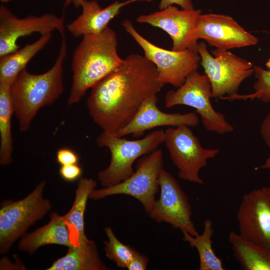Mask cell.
<instances>
[{
	"instance_id": "6da1fadb",
	"label": "cell",
	"mask_w": 270,
	"mask_h": 270,
	"mask_svg": "<svg viewBox=\"0 0 270 270\" xmlns=\"http://www.w3.org/2000/svg\"><path fill=\"white\" fill-rule=\"evenodd\" d=\"M124 66L91 88L88 113L102 132L116 136L134 117L143 102L156 94L164 84L156 66L144 56L132 54Z\"/></svg>"
},
{
	"instance_id": "7a4b0ae2",
	"label": "cell",
	"mask_w": 270,
	"mask_h": 270,
	"mask_svg": "<svg viewBox=\"0 0 270 270\" xmlns=\"http://www.w3.org/2000/svg\"><path fill=\"white\" fill-rule=\"evenodd\" d=\"M118 44L115 31L108 26L99 34L82 36L72 55L68 106L78 102L88 89L124 66L125 59L118 52Z\"/></svg>"
},
{
	"instance_id": "3957f363",
	"label": "cell",
	"mask_w": 270,
	"mask_h": 270,
	"mask_svg": "<svg viewBox=\"0 0 270 270\" xmlns=\"http://www.w3.org/2000/svg\"><path fill=\"white\" fill-rule=\"evenodd\" d=\"M61 44L52 67L40 74L22 70L10 88L14 114L22 132L28 130L38 111L53 104L64 90V62L68 46L65 28L59 32Z\"/></svg>"
},
{
	"instance_id": "277c9868",
	"label": "cell",
	"mask_w": 270,
	"mask_h": 270,
	"mask_svg": "<svg viewBox=\"0 0 270 270\" xmlns=\"http://www.w3.org/2000/svg\"><path fill=\"white\" fill-rule=\"evenodd\" d=\"M164 131L154 130L144 138L129 140L104 132L96 138L100 148L106 147L110 153V160L106 169L98 173V178L102 187L116 184L134 173L132 164L140 156L148 154L164 142Z\"/></svg>"
},
{
	"instance_id": "5b68a950",
	"label": "cell",
	"mask_w": 270,
	"mask_h": 270,
	"mask_svg": "<svg viewBox=\"0 0 270 270\" xmlns=\"http://www.w3.org/2000/svg\"><path fill=\"white\" fill-rule=\"evenodd\" d=\"M46 186L40 182L24 198L4 201L0 208V252H8L28 228L50 210V201L43 197Z\"/></svg>"
},
{
	"instance_id": "8992f818",
	"label": "cell",
	"mask_w": 270,
	"mask_h": 270,
	"mask_svg": "<svg viewBox=\"0 0 270 270\" xmlns=\"http://www.w3.org/2000/svg\"><path fill=\"white\" fill-rule=\"evenodd\" d=\"M200 64L209 78L212 98H220L238 94L240 84L254 73V65L228 50L208 52L204 42H198Z\"/></svg>"
},
{
	"instance_id": "52a82bcc",
	"label": "cell",
	"mask_w": 270,
	"mask_h": 270,
	"mask_svg": "<svg viewBox=\"0 0 270 270\" xmlns=\"http://www.w3.org/2000/svg\"><path fill=\"white\" fill-rule=\"evenodd\" d=\"M122 26L142 48L145 58L156 66L158 78L163 84H169L178 88L184 84L190 74L198 70L201 58L197 50L164 49L142 36L130 20H124Z\"/></svg>"
},
{
	"instance_id": "ba28073f",
	"label": "cell",
	"mask_w": 270,
	"mask_h": 270,
	"mask_svg": "<svg viewBox=\"0 0 270 270\" xmlns=\"http://www.w3.org/2000/svg\"><path fill=\"white\" fill-rule=\"evenodd\" d=\"M163 168V152L161 149H156L138 161L136 171L128 178L112 186L94 190L89 198L98 200L115 194H126L140 201L148 214L160 190V176Z\"/></svg>"
},
{
	"instance_id": "9c48e42d",
	"label": "cell",
	"mask_w": 270,
	"mask_h": 270,
	"mask_svg": "<svg viewBox=\"0 0 270 270\" xmlns=\"http://www.w3.org/2000/svg\"><path fill=\"white\" fill-rule=\"evenodd\" d=\"M212 97L208 78L196 70L190 74L176 90H170L166 94L164 104L167 108L185 105L195 108L208 132L220 134L233 132L234 126L226 121L224 116L214 108L210 100Z\"/></svg>"
},
{
	"instance_id": "30bf717a",
	"label": "cell",
	"mask_w": 270,
	"mask_h": 270,
	"mask_svg": "<svg viewBox=\"0 0 270 270\" xmlns=\"http://www.w3.org/2000/svg\"><path fill=\"white\" fill-rule=\"evenodd\" d=\"M189 127L180 125L168 128L164 131V143L178 169V177L184 180L204 184V181L199 176L200 170L207 165L208 160L214 158L220 150L202 148Z\"/></svg>"
},
{
	"instance_id": "8fae6325",
	"label": "cell",
	"mask_w": 270,
	"mask_h": 270,
	"mask_svg": "<svg viewBox=\"0 0 270 270\" xmlns=\"http://www.w3.org/2000/svg\"><path fill=\"white\" fill-rule=\"evenodd\" d=\"M160 196L148 214L158 222H164L193 236L199 234L192 220V206L176 180L163 168L160 176Z\"/></svg>"
},
{
	"instance_id": "7c38bea8",
	"label": "cell",
	"mask_w": 270,
	"mask_h": 270,
	"mask_svg": "<svg viewBox=\"0 0 270 270\" xmlns=\"http://www.w3.org/2000/svg\"><path fill=\"white\" fill-rule=\"evenodd\" d=\"M72 0H66L60 16L53 14L40 16H28L20 18L7 7L0 6V57L16 52L20 48L18 40L34 32L40 34L64 28L65 12Z\"/></svg>"
},
{
	"instance_id": "4fadbf2b",
	"label": "cell",
	"mask_w": 270,
	"mask_h": 270,
	"mask_svg": "<svg viewBox=\"0 0 270 270\" xmlns=\"http://www.w3.org/2000/svg\"><path fill=\"white\" fill-rule=\"evenodd\" d=\"M236 217L239 234L270 250V187L262 186L245 194Z\"/></svg>"
},
{
	"instance_id": "5bb4252c",
	"label": "cell",
	"mask_w": 270,
	"mask_h": 270,
	"mask_svg": "<svg viewBox=\"0 0 270 270\" xmlns=\"http://www.w3.org/2000/svg\"><path fill=\"white\" fill-rule=\"evenodd\" d=\"M201 14L200 9L180 10L172 5L153 13L140 15L136 20L138 23L148 24L166 32L172 40V50H197L198 42L194 40V34Z\"/></svg>"
},
{
	"instance_id": "9a60e30c",
	"label": "cell",
	"mask_w": 270,
	"mask_h": 270,
	"mask_svg": "<svg viewBox=\"0 0 270 270\" xmlns=\"http://www.w3.org/2000/svg\"><path fill=\"white\" fill-rule=\"evenodd\" d=\"M199 39L223 50L254 46L258 42L257 37L232 16L212 13L200 15L194 34L195 41Z\"/></svg>"
},
{
	"instance_id": "2e32d148",
	"label": "cell",
	"mask_w": 270,
	"mask_h": 270,
	"mask_svg": "<svg viewBox=\"0 0 270 270\" xmlns=\"http://www.w3.org/2000/svg\"><path fill=\"white\" fill-rule=\"evenodd\" d=\"M157 102L156 94L146 98L131 121L116 136L122 137L132 134L134 137L138 138L143 136L145 131L158 126H195L198 124L199 118L196 113H166L158 108Z\"/></svg>"
},
{
	"instance_id": "e0dca14e",
	"label": "cell",
	"mask_w": 270,
	"mask_h": 270,
	"mask_svg": "<svg viewBox=\"0 0 270 270\" xmlns=\"http://www.w3.org/2000/svg\"><path fill=\"white\" fill-rule=\"evenodd\" d=\"M153 0H115L102 8L96 0H85L82 4V13L67 24L69 32L74 38L102 32L110 22L118 16L126 6L136 2H150Z\"/></svg>"
},
{
	"instance_id": "ac0fdd59",
	"label": "cell",
	"mask_w": 270,
	"mask_h": 270,
	"mask_svg": "<svg viewBox=\"0 0 270 270\" xmlns=\"http://www.w3.org/2000/svg\"><path fill=\"white\" fill-rule=\"evenodd\" d=\"M50 218L48 224L21 238L18 244L19 250L33 254L40 248L46 245L72 246L64 216L53 212L50 214Z\"/></svg>"
},
{
	"instance_id": "d6986e66",
	"label": "cell",
	"mask_w": 270,
	"mask_h": 270,
	"mask_svg": "<svg viewBox=\"0 0 270 270\" xmlns=\"http://www.w3.org/2000/svg\"><path fill=\"white\" fill-rule=\"evenodd\" d=\"M96 185V181L92 178H80L73 204L68 212L63 216L72 246H78L88 240L84 234V215L88 199Z\"/></svg>"
},
{
	"instance_id": "ffe728a7",
	"label": "cell",
	"mask_w": 270,
	"mask_h": 270,
	"mask_svg": "<svg viewBox=\"0 0 270 270\" xmlns=\"http://www.w3.org/2000/svg\"><path fill=\"white\" fill-rule=\"evenodd\" d=\"M65 256L56 260L46 270H108L100 257L97 246L88 240L78 246L68 248Z\"/></svg>"
},
{
	"instance_id": "44dd1931",
	"label": "cell",
	"mask_w": 270,
	"mask_h": 270,
	"mask_svg": "<svg viewBox=\"0 0 270 270\" xmlns=\"http://www.w3.org/2000/svg\"><path fill=\"white\" fill-rule=\"evenodd\" d=\"M52 32L41 34L35 42L0 57V84L11 86L30 60L49 42Z\"/></svg>"
},
{
	"instance_id": "7402d4cb",
	"label": "cell",
	"mask_w": 270,
	"mask_h": 270,
	"mask_svg": "<svg viewBox=\"0 0 270 270\" xmlns=\"http://www.w3.org/2000/svg\"><path fill=\"white\" fill-rule=\"evenodd\" d=\"M228 239L242 270H270V250L234 231L230 232Z\"/></svg>"
},
{
	"instance_id": "603a6c76",
	"label": "cell",
	"mask_w": 270,
	"mask_h": 270,
	"mask_svg": "<svg viewBox=\"0 0 270 270\" xmlns=\"http://www.w3.org/2000/svg\"><path fill=\"white\" fill-rule=\"evenodd\" d=\"M214 229L210 219L204 221V228L201 234L190 235L186 231L182 232V240L188 242L192 248H195L200 258V270H224L221 259L214 254L212 248V239Z\"/></svg>"
},
{
	"instance_id": "cb8c5ba5",
	"label": "cell",
	"mask_w": 270,
	"mask_h": 270,
	"mask_svg": "<svg viewBox=\"0 0 270 270\" xmlns=\"http://www.w3.org/2000/svg\"><path fill=\"white\" fill-rule=\"evenodd\" d=\"M11 86L0 84V164L6 166L12 160V116L14 114Z\"/></svg>"
},
{
	"instance_id": "d4e9b609",
	"label": "cell",
	"mask_w": 270,
	"mask_h": 270,
	"mask_svg": "<svg viewBox=\"0 0 270 270\" xmlns=\"http://www.w3.org/2000/svg\"><path fill=\"white\" fill-rule=\"evenodd\" d=\"M104 232L108 240L104 242L106 256L114 261L117 266L126 268L128 263L135 255L136 249L118 240L111 227H105Z\"/></svg>"
},
{
	"instance_id": "484cf974",
	"label": "cell",
	"mask_w": 270,
	"mask_h": 270,
	"mask_svg": "<svg viewBox=\"0 0 270 270\" xmlns=\"http://www.w3.org/2000/svg\"><path fill=\"white\" fill-rule=\"evenodd\" d=\"M254 74L256 78L254 84V92L248 94H234L220 98L223 100H251L255 98L264 102H270V70H264L258 66H254Z\"/></svg>"
},
{
	"instance_id": "4316f807",
	"label": "cell",
	"mask_w": 270,
	"mask_h": 270,
	"mask_svg": "<svg viewBox=\"0 0 270 270\" xmlns=\"http://www.w3.org/2000/svg\"><path fill=\"white\" fill-rule=\"evenodd\" d=\"M82 174V170L78 164L62 165L59 170L60 177L68 182H72L80 179Z\"/></svg>"
},
{
	"instance_id": "83f0119b",
	"label": "cell",
	"mask_w": 270,
	"mask_h": 270,
	"mask_svg": "<svg viewBox=\"0 0 270 270\" xmlns=\"http://www.w3.org/2000/svg\"><path fill=\"white\" fill-rule=\"evenodd\" d=\"M56 162L61 166L78 164L79 158L78 154L68 148H63L59 149L56 152Z\"/></svg>"
},
{
	"instance_id": "f1b7e54d",
	"label": "cell",
	"mask_w": 270,
	"mask_h": 270,
	"mask_svg": "<svg viewBox=\"0 0 270 270\" xmlns=\"http://www.w3.org/2000/svg\"><path fill=\"white\" fill-rule=\"evenodd\" d=\"M260 134L267 146L270 148V110L263 120L260 130ZM260 168L270 169V156Z\"/></svg>"
},
{
	"instance_id": "f546056e",
	"label": "cell",
	"mask_w": 270,
	"mask_h": 270,
	"mask_svg": "<svg viewBox=\"0 0 270 270\" xmlns=\"http://www.w3.org/2000/svg\"><path fill=\"white\" fill-rule=\"evenodd\" d=\"M148 260L146 256L136 251L126 268L128 270H146L147 269Z\"/></svg>"
},
{
	"instance_id": "4dcf8cb0",
	"label": "cell",
	"mask_w": 270,
	"mask_h": 270,
	"mask_svg": "<svg viewBox=\"0 0 270 270\" xmlns=\"http://www.w3.org/2000/svg\"><path fill=\"white\" fill-rule=\"evenodd\" d=\"M174 4L179 6L182 9L194 8L192 0H160L158 7L160 10H161Z\"/></svg>"
},
{
	"instance_id": "1f68e13d",
	"label": "cell",
	"mask_w": 270,
	"mask_h": 270,
	"mask_svg": "<svg viewBox=\"0 0 270 270\" xmlns=\"http://www.w3.org/2000/svg\"><path fill=\"white\" fill-rule=\"evenodd\" d=\"M84 0H72V2L76 8H79Z\"/></svg>"
},
{
	"instance_id": "d6a6232c",
	"label": "cell",
	"mask_w": 270,
	"mask_h": 270,
	"mask_svg": "<svg viewBox=\"0 0 270 270\" xmlns=\"http://www.w3.org/2000/svg\"><path fill=\"white\" fill-rule=\"evenodd\" d=\"M266 64V67L268 68L270 70V58L268 60Z\"/></svg>"
},
{
	"instance_id": "836d02e7",
	"label": "cell",
	"mask_w": 270,
	"mask_h": 270,
	"mask_svg": "<svg viewBox=\"0 0 270 270\" xmlns=\"http://www.w3.org/2000/svg\"><path fill=\"white\" fill-rule=\"evenodd\" d=\"M0 0L2 3H7V2H11V1H12L13 0Z\"/></svg>"
}]
</instances>
